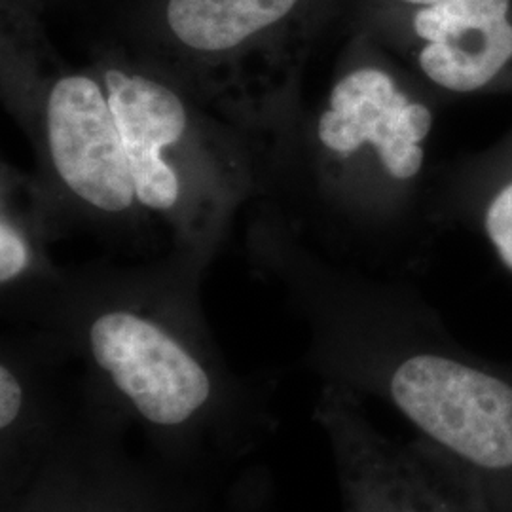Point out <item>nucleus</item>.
<instances>
[{"mask_svg": "<svg viewBox=\"0 0 512 512\" xmlns=\"http://www.w3.org/2000/svg\"><path fill=\"white\" fill-rule=\"evenodd\" d=\"M90 368L80 416L120 442L147 440L175 473L251 452L266 431L255 403L158 315L114 306L84 332Z\"/></svg>", "mask_w": 512, "mask_h": 512, "instance_id": "f257e3e1", "label": "nucleus"}, {"mask_svg": "<svg viewBox=\"0 0 512 512\" xmlns=\"http://www.w3.org/2000/svg\"><path fill=\"white\" fill-rule=\"evenodd\" d=\"M418 440L512 512V382L439 351L399 355L372 385Z\"/></svg>", "mask_w": 512, "mask_h": 512, "instance_id": "f03ea898", "label": "nucleus"}, {"mask_svg": "<svg viewBox=\"0 0 512 512\" xmlns=\"http://www.w3.org/2000/svg\"><path fill=\"white\" fill-rule=\"evenodd\" d=\"M315 421L329 440L342 512H495L467 476L423 442L385 437L348 387L323 389Z\"/></svg>", "mask_w": 512, "mask_h": 512, "instance_id": "7ed1b4c3", "label": "nucleus"}, {"mask_svg": "<svg viewBox=\"0 0 512 512\" xmlns=\"http://www.w3.org/2000/svg\"><path fill=\"white\" fill-rule=\"evenodd\" d=\"M184 495L80 420L2 512H188Z\"/></svg>", "mask_w": 512, "mask_h": 512, "instance_id": "20e7f679", "label": "nucleus"}, {"mask_svg": "<svg viewBox=\"0 0 512 512\" xmlns=\"http://www.w3.org/2000/svg\"><path fill=\"white\" fill-rule=\"evenodd\" d=\"M46 139L57 177L105 213L137 202L126 148L103 84L90 74L57 78L46 99Z\"/></svg>", "mask_w": 512, "mask_h": 512, "instance_id": "39448f33", "label": "nucleus"}, {"mask_svg": "<svg viewBox=\"0 0 512 512\" xmlns=\"http://www.w3.org/2000/svg\"><path fill=\"white\" fill-rule=\"evenodd\" d=\"M431 126V110L410 101L389 74L366 67L346 74L332 88L317 137L323 147L340 156L368 145L393 179L406 181L420 173L421 143Z\"/></svg>", "mask_w": 512, "mask_h": 512, "instance_id": "423d86ee", "label": "nucleus"}, {"mask_svg": "<svg viewBox=\"0 0 512 512\" xmlns=\"http://www.w3.org/2000/svg\"><path fill=\"white\" fill-rule=\"evenodd\" d=\"M511 0H439L414 12L425 42L421 71L440 88L467 93L492 82L512 59Z\"/></svg>", "mask_w": 512, "mask_h": 512, "instance_id": "0eeeda50", "label": "nucleus"}, {"mask_svg": "<svg viewBox=\"0 0 512 512\" xmlns=\"http://www.w3.org/2000/svg\"><path fill=\"white\" fill-rule=\"evenodd\" d=\"M103 86L126 148L137 202L152 211H171L181 198L179 173L165 150L177 147L188 129L183 99L147 74L112 67Z\"/></svg>", "mask_w": 512, "mask_h": 512, "instance_id": "6e6552de", "label": "nucleus"}, {"mask_svg": "<svg viewBox=\"0 0 512 512\" xmlns=\"http://www.w3.org/2000/svg\"><path fill=\"white\" fill-rule=\"evenodd\" d=\"M306 0H164L160 27L194 67L228 69L272 44L298 21Z\"/></svg>", "mask_w": 512, "mask_h": 512, "instance_id": "1a4fd4ad", "label": "nucleus"}, {"mask_svg": "<svg viewBox=\"0 0 512 512\" xmlns=\"http://www.w3.org/2000/svg\"><path fill=\"white\" fill-rule=\"evenodd\" d=\"M78 420L61 421L59 406L48 403L23 370L0 365V480L2 501L18 494L50 459Z\"/></svg>", "mask_w": 512, "mask_h": 512, "instance_id": "9d476101", "label": "nucleus"}, {"mask_svg": "<svg viewBox=\"0 0 512 512\" xmlns=\"http://www.w3.org/2000/svg\"><path fill=\"white\" fill-rule=\"evenodd\" d=\"M31 266V249L27 239L14 226V222L2 217L0 222V283L12 285L27 274Z\"/></svg>", "mask_w": 512, "mask_h": 512, "instance_id": "9b49d317", "label": "nucleus"}, {"mask_svg": "<svg viewBox=\"0 0 512 512\" xmlns=\"http://www.w3.org/2000/svg\"><path fill=\"white\" fill-rule=\"evenodd\" d=\"M486 230L497 255L512 270V184L495 196L486 215Z\"/></svg>", "mask_w": 512, "mask_h": 512, "instance_id": "f8f14e48", "label": "nucleus"}, {"mask_svg": "<svg viewBox=\"0 0 512 512\" xmlns=\"http://www.w3.org/2000/svg\"><path fill=\"white\" fill-rule=\"evenodd\" d=\"M397 2L414 6V8L418 10V8H423V6H431V4H435V2H439V0H397Z\"/></svg>", "mask_w": 512, "mask_h": 512, "instance_id": "ddd939ff", "label": "nucleus"}]
</instances>
